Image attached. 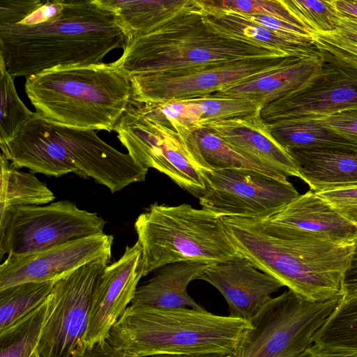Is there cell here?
Wrapping results in <instances>:
<instances>
[{
	"mask_svg": "<svg viewBox=\"0 0 357 357\" xmlns=\"http://www.w3.org/2000/svg\"><path fill=\"white\" fill-rule=\"evenodd\" d=\"M206 25L224 36L247 40L292 56H305L317 52L310 44L298 42L252 22L232 11L208 10L203 8Z\"/></svg>",
	"mask_w": 357,
	"mask_h": 357,
	"instance_id": "obj_23",
	"label": "cell"
},
{
	"mask_svg": "<svg viewBox=\"0 0 357 357\" xmlns=\"http://www.w3.org/2000/svg\"><path fill=\"white\" fill-rule=\"evenodd\" d=\"M303 57L250 59L185 71L129 75L130 103L165 102L213 94L278 70Z\"/></svg>",
	"mask_w": 357,
	"mask_h": 357,
	"instance_id": "obj_12",
	"label": "cell"
},
{
	"mask_svg": "<svg viewBox=\"0 0 357 357\" xmlns=\"http://www.w3.org/2000/svg\"><path fill=\"white\" fill-rule=\"evenodd\" d=\"M342 289L344 299L357 296V239L354 244L349 266L344 275Z\"/></svg>",
	"mask_w": 357,
	"mask_h": 357,
	"instance_id": "obj_40",
	"label": "cell"
},
{
	"mask_svg": "<svg viewBox=\"0 0 357 357\" xmlns=\"http://www.w3.org/2000/svg\"><path fill=\"white\" fill-rule=\"evenodd\" d=\"M195 0H98L111 10L126 42L146 35Z\"/></svg>",
	"mask_w": 357,
	"mask_h": 357,
	"instance_id": "obj_24",
	"label": "cell"
},
{
	"mask_svg": "<svg viewBox=\"0 0 357 357\" xmlns=\"http://www.w3.org/2000/svg\"><path fill=\"white\" fill-rule=\"evenodd\" d=\"M298 357H357V356L320 354L314 352L310 347Z\"/></svg>",
	"mask_w": 357,
	"mask_h": 357,
	"instance_id": "obj_45",
	"label": "cell"
},
{
	"mask_svg": "<svg viewBox=\"0 0 357 357\" xmlns=\"http://www.w3.org/2000/svg\"><path fill=\"white\" fill-rule=\"evenodd\" d=\"M56 280L28 282L0 290V331L8 328L40 305Z\"/></svg>",
	"mask_w": 357,
	"mask_h": 357,
	"instance_id": "obj_28",
	"label": "cell"
},
{
	"mask_svg": "<svg viewBox=\"0 0 357 357\" xmlns=\"http://www.w3.org/2000/svg\"><path fill=\"white\" fill-rule=\"evenodd\" d=\"M334 2L340 13L357 17V0H334Z\"/></svg>",
	"mask_w": 357,
	"mask_h": 357,
	"instance_id": "obj_43",
	"label": "cell"
},
{
	"mask_svg": "<svg viewBox=\"0 0 357 357\" xmlns=\"http://www.w3.org/2000/svg\"><path fill=\"white\" fill-rule=\"evenodd\" d=\"M209 264L183 261L157 270L149 281L137 287L131 304L158 308L204 309L188 294L190 282L198 279Z\"/></svg>",
	"mask_w": 357,
	"mask_h": 357,
	"instance_id": "obj_22",
	"label": "cell"
},
{
	"mask_svg": "<svg viewBox=\"0 0 357 357\" xmlns=\"http://www.w3.org/2000/svg\"><path fill=\"white\" fill-rule=\"evenodd\" d=\"M30 357H40L36 349V350L33 352V354L31 355Z\"/></svg>",
	"mask_w": 357,
	"mask_h": 357,
	"instance_id": "obj_46",
	"label": "cell"
},
{
	"mask_svg": "<svg viewBox=\"0 0 357 357\" xmlns=\"http://www.w3.org/2000/svg\"><path fill=\"white\" fill-rule=\"evenodd\" d=\"M0 220L15 208L41 206L55 199L52 191L33 174L20 170L2 153L0 156Z\"/></svg>",
	"mask_w": 357,
	"mask_h": 357,
	"instance_id": "obj_27",
	"label": "cell"
},
{
	"mask_svg": "<svg viewBox=\"0 0 357 357\" xmlns=\"http://www.w3.org/2000/svg\"><path fill=\"white\" fill-rule=\"evenodd\" d=\"M112 235L104 232L22 256L7 257L0 266V290L28 282L57 280L94 260L111 256Z\"/></svg>",
	"mask_w": 357,
	"mask_h": 357,
	"instance_id": "obj_15",
	"label": "cell"
},
{
	"mask_svg": "<svg viewBox=\"0 0 357 357\" xmlns=\"http://www.w3.org/2000/svg\"><path fill=\"white\" fill-rule=\"evenodd\" d=\"M357 109V74L324 62L321 70L296 91L266 105V123L288 119H317Z\"/></svg>",
	"mask_w": 357,
	"mask_h": 357,
	"instance_id": "obj_14",
	"label": "cell"
},
{
	"mask_svg": "<svg viewBox=\"0 0 357 357\" xmlns=\"http://www.w3.org/2000/svg\"><path fill=\"white\" fill-rule=\"evenodd\" d=\"M40 0H1L0 25L20 23L41 3Z\"/></svg>",
	"mask_w": 357,
	"mask_h": 357,
	"instance_id": "obj_37",
	"label": "cell"
},
{
	"mask_svg": "<svg viewBox=\"0 0 357 357\" xmlns=\"http://www.w3.org/2000/svg\"><path fill=\"white\" fill-rule=\"evenodd\" d=\"M222 220L241 257L301 298L317 302L343 296L354 245L335 244L268 217Z\"/></svg>",
	"mask_w": 357,
	"mask_h": 357,
	"instance_id": "obj_1",
	"label": "cell"
},
{
	"mask_svg": "<svg viewBox=\"0 0 357 357\" xmlns=\"http://www.w3.org/2000/svg\"><path fill=\"white\" fill-rule=\"evenodd\" d=\"M110 260H94L56 280L36 347L40 357L83 356L93 294Z\"/></svg>",
	"mask_w": 357,
	"mask_h": 357,
	"instance_id": "obj_10",
	"label": "cell"
},
{
	"mask_svg": "<svg viewBox=\"0 0 357 357\" xmlns=\"http://www.w3.org/2000/svg\"><path fill=\"white\" fill-rule=\"evenodd\" d=\"M151 357H231V355L220 354H159Z\"/></svg>",
	"mask_w": 357,
	"mask_h": 357,
	"instance_id": "obj_44",
	"label": "cell"
},
{
	"mask_svg": "<svg viewBox=\"0 0 357 357\" xmlns=\"http://www.w3.org/2000/svg\"><path fill=\"white\" fill-rule=\"evenodd\" d=\"M126 44L114 14L98 0H64L61 12L40 24L0 25V58L13 77L100 64Z\"/></svg>",
	"mask_w": 357,
	"mask_h": 357,
	"instance_id": "obj_2",
	"label": "cell"
},
{
	"mask_svg": "<svg viewBox=\"0 0 357 357\" xmlns=\"http://www.w3.org/2000/svg\"><path fill=\"white\" fill-rule=\"evenodd\" d=\"M317 119L357 143V109L335 112Z\"/></svg>",
	"mask_w": 357,
	"mask_h": 357,
	"instance_id": "obj_38",
	"label": "cell"
},
{
	"mask_svg": "<svg viewBox=\"0 0 357 357\" xmlns=\"http://www.w3.org/2000/svg\"><path fill=\"white\" fill-rule=\"evenodd\" d=\"M63 2L64 0L42 1L40 4L19 24L35 25L49 21L61 12Z\"/></svg>",
	"mask_w": 357,
	"mask_h": 357,
	"instance_id": "obj_39",
	"label": "cell"
},
{
	"mask_svg": "<svg viewBox=\"0 0 357 357\" xmlns=\"http://www.w3.org/2000/svg\"><path fill=\"white\" fill-rule=\"evenodd\" d=\"M342 296L303 300L290 290L271 298L250 321L252 328L231 357H298Z\"/></svg>",
	"mask_w": 357,
	"mask_h": 357,
	"instance_id": "obj_9",
	"label": "cell"
},
{
	"mask_svg": "<svg viewBox=\"0 0 357 357\" xmlns=\"http://www.w3.org/2000/svg\"><path fill=\"white\" fill-rule=\"evenodd\" d=\"M324 65V59L317 51L278 70L213 94L250 100L259 102L264 107L301 88L321 70Z\"/></svg>",
	"mask_w": 357,
	"mask_h": 357,
	"instance_id": "obj_20",
	"label": "cell"
},
{
	"mask_svg": "<svg viewBox=\"0 0 357 357\" xmlns=\"http://www.w3.org/2000/svg\"><path fill=\"white\" fill-rule=\"evenodd\" d=\"M315 192L357 226V185Z\"/></svg>",
	"mask_w": 357,
	"mask_h": 357,
	"instance_id": "obj_36",
	"label": "cell"
},
{
	"mask_svg": "<svg viewBox=\"0 0 357 357\" xmlns=\"http://www.w3.org/2000/svg\"><path fill=\"white\" fill-rule=\"evenodd\" d=\"M252 328L250 322L188 307L130 304L107 339L129 354L233 355Z\"/></svg>",
	"mask_w": 357,
	"mask_h": 357,
	"instance_id": "obj_5",
	"label": "cell"
},
{
	"mask_svg": "<svg viewBox=\"0 0 357 357\" xmlns=\"http://www.w3.org/2000/svg\"><path fill=\"white\" fill-rule=\"evenodd\" d=\"M268 218L335 244L354 245L357 239V226L310 190Z\"/></svg>",
	"mask_w": 357,
	"mask_h": 357,
	"instance_id": "obj_19",
	"label": "cell"
},
{
	"mask_svg": "<svg viewBox=\"0 0 357 357\" xmlns=\"http://www.w3.org/2000/svg\"><path fill=\"white\" fill-rule=\"evenodd\" d=\"M294 14L315 33L337 30L340 13L334 0H286Z\"/></svg>",
	"mask_w": 357,
	"mask_h": 357,
	"instance_id": "obj_34",
	"label": "cell"
},
{
	"mask_svg": "<svg viewBox=\"0 0 357 357\" xmlns=\"http://www.w3.org/2000/svg\"><path fill=\"white\" fill-rule=\"evenodd\" d=\"M199 1L206 10L232 11L245 15H268L310 29L294 14L286 0Z\"/></svg>",
	"mask_w": 357,
	"mask_h": 357,
	"instance_id": "obj_32",
	"label": "cell"
},
{
	"mask_svg": "<svg viewBox=\"0 0 357 357\" xmlns=\"http://www.w3.org/2000/svg\"><path fill=\"white\" fill-rule=\"evenodd\" d=\"M194 102L200 114L202 123L215 119H228L245 116L261 112L263 107L250 100L210 94L190 98Z\"/></svg>",
	"mask_w": 357,
	"mask_h": 357,
	"instance_id": "obj_33",
	"label": "cell"
},
{
	"mask_svg": "<svg viewBox=\"0 0 357 357\" xmlns=\"http://www.w3.org/2000/svg\"><path fill=\"white\" fill-rule=\"evenodd\" d=\"M287 152L295 149H337L357 151V143L319 119H288L267 123Z\"/></svg>",
	"mask_w": 357,
	"mask_h": 357,
	"instance_id": "obj_25",
	"label": "cell"
},
{
	"mask_svg": "<svg viewBox=\"0 0 357 357\" xmlns=\"http://www.w3.org/2000/svg\"><path fill=\"white\" fill-rule=\"evenodd\" d=\"M202 208L220 217H270L300 194L287 179L250 169H212L204 173Z\"/></svg>",
	"mask_w": 357,
	"mask_h": 357,
	"instance_id": "obj_13",
	"label": "cell"
},
{
	"mask_svg": "<svg viewBox=\"0 0 357 357\" xmlns=\"http://www.w3.org/2000/svg\"><path fill=\"white\" fill-rule=\"evenodd\" d=\"M222 218L188 204L151 205L135 222L143 276L177 262L212 264L243 258Z\"/></svg>",
	"mask_w": 357,
	"mask_h": 357,
	"instance_id": "obj_7",
	"label": "cell"
},
{
	"mask_svg": "<svg viewBox=\"0 0 357 357\" xmlns=\"http://www.w3.org/2000/svg\"><path fill=\"white\" fill-rule=\"evenodd\" d=\"M0 147L20 169L56 177L69 173L91 177L112 193L144 181L148 172L128 153L102 140L96 130L59 125L36 112Z\"/></svg>",
	"mask_w": 357,
	"mask_h": 357,
	"instance_id": "obj_3",
	"label": "cell"
},
{
	"mask_svg": "<svg viewBox=\"0 0 357 357\" xmlns=\"http://www.w3.org/2000/svg\"><path fill=\"white\" fill-rule=\"evenodd\" d=\"M339 13L337 29L334 32L357 45V17Z\"/></svg>",
	"mask_w": 357,
	"mask_h": 357,
	"instance_id": "obj_42",
	"label": "cell"
},
{
	"mask_svg": "<svg viewBox=\"0 0 357 357\" xmlns=\"http://www.w3.org/2000/svg\"><path fill=\"white\" fill-rule=\"evenodd\" d=\"M0 144L10 141L22 126L35 114L30 111L18 96L14 77L7 70L0 58Z\"/></svg>",
	"mask_w": 357,
	"mask_h": 357,
	"instance_id": "obj_30",
	"label": "cell"
},
{
	"mask_svg": "<svg viewBox=\"0 0 357 357\" xmlns=\"http://www.w3.org/2000/svg\"><path fill=\"white\" fill-rule=\"evenodd\" d=\"M261 112L245 116L207 121L204 128L232 149L268 172L283 179L301 174L289 153L274 139Z\"/></svg>",
	"mask_w": 357,
	"mask_h": 357,
	"instance_id": "obj_17",
	"label": "cell"
},
{
	"mask_svg": "<svg viewBox=\"0 0 357 357\" xmlns=\"http://www.w3.org/2000/svg\"><path fill=\"white\" fill-rule=\"evenodd\" d=\"M301 180L310 190L357 185V151L337 149H295L288 151Z\"/></svg>",
	"mask_w": 357,
	"mask_h": 357,
	"instance_id": "obj_21",
	"label": "cell"
},
{
	"mask_svg": "<svg viewBox=\"0 0 357 357\" xmlns=\"http://www.w3.org/2000/svg\"><path fill=\"white\" fill-rule=\"evenodd\" d=\"M244 258L212 264L198 280L215 287L228 305L229 316L250 322L271 295L284 287L270 275L258 271Z\"/></svg>",
	"mask_w": 357,
	"mask_h": 357,
	"instance_id": "obj_18",
	"label": "cell"
},
{
	"mask_svg": "<svg viewBox=\"0 0 357 357\" xmlns=\"http://www.w3.org/2000/svg\"><path fill=\"white\" fill-rule=\"evenodd\" d=\"M199 0L150 33L126 42L114 63L128 75L174 73L250 59L291 56L247 40L224 36L204 22Z\"/></svg>",
	"mask_w": 357,
	"mask_h": 357,
	"instance_id": "obj_4",
	"label": "cell"
},
{
	"mask_svg": "<svg viewBox=\"0 0 357 357\" xmlns=\"http://www.w3.org/2000/svg\"><path fill=\"white\" fill-rule=\"evenodd\" d=\"M142 248L138 241L126 246L119 260L107 266L94 289L86 337V348L106 339L131 303L143 277Z\"/></svg>",
	"mask_w": 357,
	"mask_h": 357,
	"instance_id": "obj_16",
	"label": "cell"
},
{
	"mask_svg": "<svg viewBox=\"0 0 357 357\" xmlns=\"http://www.w3.org/2000/svg\"><path fill=\"white\" fill-rule=\"evenodd\" d=\"M310 349L324 355L357 356V296L340 298L316 332Z\"/></svg>",
	"mask_w": 357,
	"mask_h": 357,
	"instance_id": "obj_26",
	"label": "cell"
},
{
	"mask_svg": "<svg viewBox=\"0 0 357 357\" xmlns=\"http://www.w3.org/2000/svg\"><path fill=\"white\" fill-rule=\"evenodd\" d=\"M194 134L202 156L212 169H255L278 177L232 149L213 132L200 128L195 130Z\"/></svg>",
	"mask_w": 357,
	"mask_h": 357,
	"instance_id": "obj_31",
	"label": "cell"
},
{
	"mask_svg": "<svg viewBox=\"0 0 357 357\" xmlns=\"http://www.w3.org/2000/svg\"><path fill=\"white\" fill-rule=\"evenodd\" d=\"M312 45L324 61L357 74V45L336 33H316Z\"/></svg>",
	"mask_w": 357,
	"mask_h": 357,
	"instance_id": "obj_35",
	"label": "cell"
},
{
	"mask_svg": "<svg viewBox=\"0 0 357 357\" xmlns=\"http://www.w3.org/2000/svg\"><path fill=\"white\" fill-rule=\"evenodd\" d=\"M47 298L28 314L0 331V357L31 356L40 337Z\"/></svg>",
	"mask_w": 357,
	"mask_h": 357,
	"instance_id": "obj_29",
	"label": "cell"
},
{
	"mask_svg": "<svg viewBox=\"0 0 357 357\" xmlns=\"http://www.w3.org/2000/svg\"><path fill=\"white\" fill-rule=\"evenodd\" d=\"M107 222L68 200L15 208L0 220V257L22 256L103 232Z\"/></svg>",
	"mask_w": 357,
	"mask_h": 357,
	"instance_id": "obj_11",
	"label": "cell"
},
{
	"mask_svg": "<svg viewBox=\"0 0 357 357\" xmlns=\"http://www.w3.org/2000/svg\"><path fill=\"white\" fill-rule=\"evenodd\" d=\"M114 131L139 166L165 174L198 199L204 193V173L212 168L202 156L192 128L176 121L149 120L130 103Z\"/></svg>",
	"mask_w": 357,
	"mask_h": 357,
	"instance_id": "obj_8",
	"label": "cell"
},
{
	"mask_svg": "<svg viewBox=\"0 0 357 357\" xmlns=\"http://www.w3.org/2000/svg\"><path fill=\"white\" fill-rule=\"evenodd\" d=\"M82 357H141L126 353L114 347L106 338L87 347Z\"/></svg>",
	"mask_w": 357,
	"mask_h": 357,
	"instance_id": "obj_41",
	"label": "cell"
},
{
	"mask_svg": "<svg viewBox=\"0 0 357 357\" xmlns=\"http://www.w3.org/2000/svg\"><path fill=\"white\" fill-rule=\"evenodd\" d=\"M36 113L54 123L111 132L130 103L128 73L113 63L55 68L26 78Z\"/></svg>",
	"mask_w": 357,
	"mask_h": 357,
	"instance_id": "obj_6",
	"label": "cell"
}]
</instances>
